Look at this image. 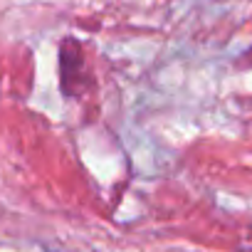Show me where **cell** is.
Masks as SVG:
<instances>
[{
	"mask_svg": "<svg viewBox=\"0 0 252 252\" xmlns=\"http://www.w3.org/2000/svg\"><path fill=\"white\" fill-rule=\"evenodd\" d=\"M60 77H62V92L67 96H79L82 92L92 87L82 45L72 37L62 40V47H60Z\"/></svg>",
	"mask_w": 252,
	"mask_h": 252,
	"instance_id": "6da1fadb",
	"label": "cell"
}]
</instances>
